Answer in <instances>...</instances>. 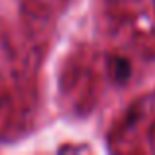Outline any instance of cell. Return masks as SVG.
<instances>
[{"mask_svg": "<svg viewBox=\"0 0 155 155\" xmlns=\"http://www.w3.org/2000/svg\"><path fill=\"white\" fill-rule=\"evenodd\" d=\"M132 75V65H130L128 59H122V57H116L114 59V79L118 83H126Z\"/></svg>", "mask_w": 155, "mask_h": 155, "instance_id": "1", "label": "cell"}]
</instances>
